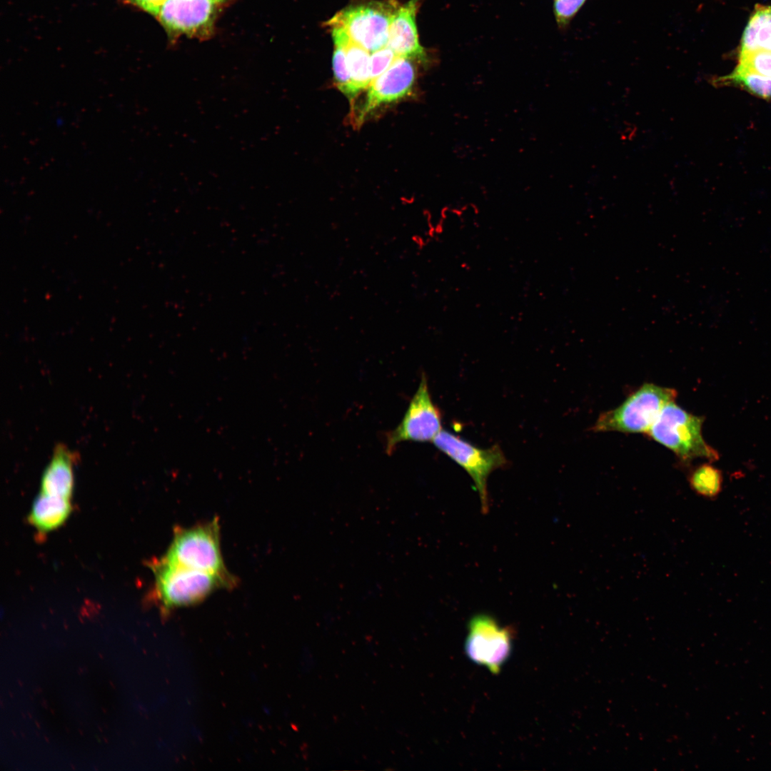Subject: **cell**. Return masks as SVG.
I'll use <instances>...</instances> for the list:
<instances>
[{"mask_svg":"<svg viewBox=\"0 0 771 771\" xmlns=\"http://www.w3.org/2000/svg\"><path fill=\"white\" fill-rule=\"evenodd\" d=\"M703 422L704 417L688 413L674 400L662 408L645 434L671 450L684 465L698 458L715 461L719 454L702 437Z\"/></svg>","mask_w":771,"mask_h":771,"instance_id":"3","label":"cell"},{"mask_svg":"<svg viewBox=\"0 0 771 771\" xmlns=\"http://www.w3.org/2000/svg\"><path fill=\"white\" fill-rule=\"evenodd\" d=\"M71 512L70 499L40 493L35 498L29 521L41 532H49L61 526Z\"/></svg>","mask_w":771,"mask_h":771,"instance_id":"14","label":"cell"},{"mask_svg":"<svg viewBox=\"0 0 771 771\" xmlns=\"http://www.w3.org/2000/svg\"><path fill=\"white\" fill-rule=\"evenodd\" d=\"M76 458L74 452L58 444L41 477L40 493L70 499L74 490L73 466Z\"/></svg>","mask_w":771,"mask_h":771,"instance_id":"12","label":"cell"},{"mask_svg":"<svg viewBox=\"0 0 771 771\" xmlns=\"http://www.w3.org/2000/svg\"><path fill=\"white\" fill-rule=\"evenodd\" d=\"M415 61L398 56L385 72L370 84L366 101L356 119V126L381 106L398 102L411 94L417 75Z\"/></svg>","mask_w":771,"mask_h":771,"instance_id":"9","label":"cell"},{"mask_svg":"<svg viewBox=\"0 0 771 771\" xmlns=\"http://www.w3.org/2000/svg\"><path fill=\"white\" fill-rule=\"evenodd\" d=\"M587 0H555L554 14L558 25L565 27Z\"/></svg>","mask_w":771,"mask_h":771,"instance_id":"21","label":"cell"},{"mask_svg":"<svg viewBox=\"0 0 771 771\" xmlns=\"http://www.w3.org/2000/svg\"><path fill=\"white\" fill-rule=\"evenodd\" d=\"M721 79L732 81L758 96L771 98V77L736 67L731 74Z\"/></svg>","mask_w":771,"mask_h":771,"instance_id":"17","label":"cell"},{"mask_svg":"<svg viewBox=\"0 0 771 771\" xmlns=\"http://www.w3.org/2000/svg\"><path fill=\"white\" fill-rule=\"evenodd\" d=\"M371 54L370 71L371 83L391 66L398 56L388 46Z\"/></svg>","mask_w":771,"mask_h":771,"instance_id":"20","label":"cell"},{"mask_svg":"<svg viewBox=\"0 0 771 771\" xmlns=\"http://www.w3.org/2000/svg\"><path fill=\"white\" fill-rule=\"evenodd\" d=\"M131 3L138 6L143 11L154 15L156 17L166 0H129Z\"/></svg>","mask_w":771,"mask_h":771,"instance_id":"22","label":"cell"},{"mask_svg":"<svg viewBox=\"0 0 771 771\" xmlns=\"http://www.w3.org/2000/svg\"><path fill=\"white\" fill-rule=\"evenodd\" d=\"M398 6L394 1L351 4L336 13L327 24L341 28L351 41L372 53L387 45L391 19Z\"/></svg>","mask_w":771,"mask_h":771,"instance_id":"5","label":"cell"},{"mask_svg":"<svg viewBox=\"0 0 771 771\" xmlns=\"http://www.w3.org/2000/svg\"><path fill=\"white\" fill-rule=\"evenodd\" d=\"M420 0H410L398 6L389 29L387 45L398 56L423 61L425 53L421 46L416 26V14Z\"/></svg>","mask_w":771,"mask_h":771,"instance_id":"11","label":"cell"},{"mask_svg":"<svg viewBox=\"0 0 771 771\" xmlns=\"http://www.w3.org/2000/svg\"><path fill=\"white\" fill-rule=\"evenodd\" d=\"M737 67L771 77V51L762 49L740 51Z\"/></svg>","mask_w":771,"mask_h":771,"instance_id":"19","label":"cell"},{"mask_svg":"<svg viewBox=\"0 0 771 771\" xmlns=\"http://www.w3.org/2000/svg\"><path fill=\"white\" fill-rule=\"evenodd\" d=\"M224 0H166L156 17L169 31L204 36L211 29Z\"/></svg>","mask_w":771,"mask_h":771,"instance_id":"10","label":"cell"},{"mask_svg":"<svg viewBox=\"0 0 771 771\" xmlns=\"http://www.w3.org/2000/svg\"><path fill=\"white\" fill-rule=\"evenodd\" d=\"M433 443L470 476L478 492L481 510L487 513L489 508L488 478L491 473L508 463L501 448L498 445L480 448L444 430L438 434Z\"/></svg>","mask_w":771,"mask_h":771,"instance_id":"6","label":"cell"},{"mask_svg":"<svg viewBox=\"0 0 771 771\" xmlns=\"http://www.w3.org/2000/svg\"><path fill=\"white\" fill-rule=\"evenodd\" d=\"M331 29L333 42L340 43L345 49L355 99L360 92L368 89L371 83L370 52L351 41L341 28Z\"/></svg>","mask_w":771,"mask_h":771,"instance_id":"13","label":"cell"},{"mask_svg":"<svg viewBox=\"0 0 771 771\" xmlns=\"http://www.w3.org/2000/svg\"><path fill=\"white\" fill-rule=\"evenodd\" d=\"M512 640L510 628L487 614H478L469 621L465 651L473 662L498 674L510 655Z\"/></svg>","mask_w":771,"mask_h":771,"instance_id":"8","label":"cell"},{"mask_svg":"<svg viewBox=\"0 0 771 771\" xmlns=\"http://www.w3.org/2000/svg\"><path fill=\"white\" fill-rule=\"evenodd\" d=\"M771 51V6H758L742 34L740 51Z\"/></svg>","mask_w":771,"mask_h":771,"instance_id":"15","label":"cell"},{"mask_svg":"<svg viewBox=\"0 0 771 771\" xmlns=\"http://www.w3.org/2000/svg\"><path fill=\"white\" fill-rule=\"evenodd\" d=\"M163 558L176 565L216 575L232 588L237 583L223 561L217 518L189 528L175 527Z\"/></svg>","mask_w":771,"mask_h":771,"instance_id":"1","label":"cell"},{"mask_svg":"<svg viewBox=\"0 0 771 771\" xmlns=\"http://www.w3.org/2000/svg\"><path fill=\"white\" fill-rule=\"evenodd\" d=\"M334 45L333 55L334 81L338 89L348 98L352 106L354 99L345 49L338 42H334Z\"/></svg>","mask_w":771,"mask_h":771,"instance_id":"18","label":"cell"},{"mask_svg":"<svg viewBox=\"0 0 771 771\" xmlns=\"http://www.w3.org/2000/svg\"><path fill=\"white\" fill-rule=\"evenodd\" d=\"M150 567L155 578L153 595L164 614L199 603L219 588H232L216 575L176 565L163 557Z\"/></svg>","mask_w":771,"mask_h":771,"instance_id":"2","label":"cell"},{"mask_svg":"<svg viewBox=\"0 0 771 771\" xmlns=\"http://www.w3.org/2000/svg\"><path fill=\"white\" fill-rule=\"evenodd\" d=\"M441 430V413L433 401L427 378L423 373L403 419L386 435V451L390 454L399 443L405 441L433 442Z\"/></svg>","mask_w":771,"mask_h":771,"instance_id":"7","label":"cell"},{"mask_svg":"<svg viewBox=\"0 0 771 771\" xmlns=\"http://www.w3.org/2000/svg\"><path fill=\"white\" fill-rule=\"evenodd\" d=\"M687 479L691 489L704 498H714L722 490V472L710 463L701 464L692 469Z\"/></svg>","mask_w":771,"mask_h":771,"instance_id":"16","label":"cell"},{"mask_svg":"<svg viewBox=\"0 0 771 771\" xmlns=\"http://www.w3.org/2000/svg\"><path fill=\"white\" fill-rule=\"evenodd\" d=\"M675 389L652 383H643L618 407L602 413L590 430L623 433H646L662 408L674 401Z\"/></svg>","mask_w":771,"mask_h":771,"instance_id":"4","label":"cell"}]
</instances>
